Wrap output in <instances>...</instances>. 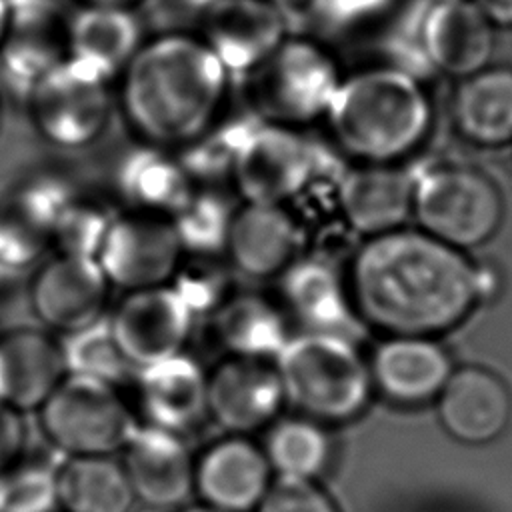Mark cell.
<instances>
[{
	"mask_svg": "<svg viewBox=\"0 0 512 512\" xmlns=\"http://www.w3.org/2000/svg\"><path fill=\"white\" fill-rule=\"evenodd\" d=\"M110 288L96 258L56 252L32 276L30 306L48 330L68 336L106 318Z\"/></svg>",
	"mask_w": 512,
	"mask_h": 512,
	"instance_id": "13",
	"label": "cell"
},
{
	"mask_svg": "<svg viewBox=\"0 0 512 512\" xmlns=\"http://www.w3.org/2000/svg\"><path fill=\"white\" fill-rule=\"evenodd\" d=\"M234 204L214 186H194L186 202L170 216L184 254L216 256L226 252Z\"/></svg>",
	"mask_w": 512,
	"mask_h": 512,
	"instance_id": "33",
	"label": "cell"
},
{
	"mask_svg": "<svg viewBox=\"0 0 512 512\" xmlns=\"http://www.w3.org/2000/svg\"><path fill=\"white\" fill-rule=\"evenodd\" d=\"M246 80L250 110L258 120L298 128L326 116L342 76L322 44L288 36Z\"/></svg>",
	"mask_w": 512,
	"mask_h": 512,
	"instance_id": "5",
	"label": "cell"
},
{
	"mask_svg": "<svg viewBox=\"0 0 512 512\" xmlns=\"http://www.w3.org/2000/svg\"><path fill=\"white\" fill-rule=\"evenodd\" d=\"M10 18H12V8H10V0H0V48L4 44V38L8 34L10 28Z\"/></svg>",
	"mask_w": 512,
	"mask_h": 512,
	"instance_id": "44",
	"label": "cell"
},
{
	"mask_svg": "<svg viewBox=\"0 0 512 512\" xmlns=\"http://www.w3.org/2000/svg\"><path fill=\"white\" fill-rule=\"evenodd\" d=\"M198 36L232 78H246L290 34L270 0H212L200 10Z\"/></svg>",
	"mask_w": 512,
	"mask_h": 512,
	"instance_id": "14",
	"label": "cell"
},
{
	"mask_svg": "<svg viewBox=\"0 0 512 512\" xmlns=\"http://www.w3.org/2000/svg\"><path fill=\"white\" fill-rule=\"evenodd\" d=\"M256 116L248 118H226L222 116L210 130H206L194 142L178 148V160L190 174V178L202 184L212 186L216 178L230 176L232 162L238 146L256 124Z\"/></svg>",
	"mask_w": 512,
	"mask_h": 512,
	"instance_id": "34",
	"label": "cell"
},
{
	"mask_svg": "<svg viewBox=\"0 0 512 512\" xmlns=\"http://www.w3.org/2000/svg\"><path fill=\"white\" fill-rule=\"evenodd\" d=\"M320 164L298 128L256 120L236 150L230 178L244 202L286 204L308 188Z\"/></svg>",
	"mask_w": 512,
	"mask_h": 512,
	"instance_id": "9",
	"label": "cell"
},
{
	"mask_svg": "<svg viewBox=\"0 0 512 512\" xmlns=\"http://www.w3.org/2000/svg\"><path fill=\"white\" fill-rule=\"evenodd\" d=\"M66 376L62 342L50 332L20 326L0 334V404L38 410Z\"/></svg>",
	"mask_w": 512,
	"mask_h": 512,
	"instance_id": "20",
	"label": "cell"
},
{
	"mask_svg": "<svg viewBox=\"0 0 512 512\" xmlns=\"http://www.w3.org/2000/svg\"><path fill=\"white\" fill-rule=\"evenodd\" d=\"M138 400L150 426L180 434L208 412V374L196 358L180 352L140 368Z\"/></svg>",
	"mask_w": 512,
	"mask_h": 512,
	"instance_id": "26",
	"label": "cell"
},
{
	"mask_svg": "<svg viewBox=\"0 0 512 512\" xmlns=\"http://www.w3.org/2000/svg\"><path fill=\"white\" fill-rule=\"evenodd\" d=\"M280 278L286 306L308 330L348 336L352 322L348 296L328 264L320 260H294Z\"/></svg>",
	"mask_w": 512,
	"mask_h": 512,
	"instance_id": "30",
	"label": "cell"
},
{
	"mask_svg": "<svg viewBox=\"0 0 512 512\" xmlns=\"http://www.w3.org/2000/svg\"><path fill=\"white\" fill-rule=\"evenodd\" d=\"M28 432L22 414L0 404V476L24 460Z\"/></svg>",
	"mask_w": 512,
	"mask_h": 512,
	"instance_id": "41",
	"label": "cell"
},
{
	"mask_svg": "<svg viewBox=\"0 0 512 512\" xmlns=\"http://www.w3.org/2000/svg\"><path fill=\"white\" fill-rule=\"evenodd\" d=\"M286 402L316 422H342L368 402L370 368L348 340L306 330L290 336L274 360Z\"/></svg>",
	"mask_w": 512,
	"mask_h": 512,
	"instance_id": "4",
	"label": "cell"
},
{
	"mask_svg": "<svg viewBox=\"0 0 512 512\" xmlns=\"http://www.w3.org/2000/svg\"><path fill=\"white\" fill-rule=\"evenodd\" d=\"M144 42L134 8L80 4L64 20L66 56L116 80Z\"/></svg>",
	"mask_w": 512,
	"mask_h": 512,
	"instance_id": "23",
	"label": "cell"
},
{
	"mask_svg": "<svg viewBox=\"0 0 512 512\" xmlns=\"http://www.w3.org/2000/svg\"><path fill=\"white\" fill-rule=\"evenodd\" d=\"M438 398L444 430L464 444H488L510 424L512 396L506 382L484 366L452 370Z\"/></svg>",
	"mask_w": 512,
	"mask_h": 512,
	"instance_id": "19",
	"label": "cell"
},
{
	"mask_svg": "<svg viewBox=\"0 0 512 512\" xmlns=\"http://www.w3.org/2000/svg\"><path fill=\"white\" fill-rule=\"evenodd\" d=\"M372 384L398 404L436 398L452 368L448 352L432 336H390L368 364Z\"/></svg>",
	"mask_w": 512,
	"mask_h": 512,
	"instance_id": "24",
	"label": "cell"
},
{
	"mask_svg": "<svg viewBox=\"0 0 512 512\" xmlns=\"http://www.w3.org/2000/svg\"><path fill=\"white\" fill-rule=\"evenodd\" d=\"M492 26L512 28V0H472Z\"/></svg>",
	"mask_w": 512,
	"mask_h": 512,
	"instance_id": "43",
	"label": "cell"
},
{
	"mask_svg": "<svg viewBox=\"0 0 512 512\" xmlns=\"http://www.w3.org/2000/svg\"><path fill=\"white\" fill-rule=\"evenodd\" d=\"M132 368H146L184 352L194 314L170 286L130 290L106 318Z\"/></svg>",
	"mask_w": 512,
	"mask_h": 512,
	"instance_id": "12",
	"label": "cell"
},
{
	"mask_svg": "<svg viewBox=\"0 0 512 512\" xmlns=\"http://www.w3.org/2000/svg\"><path fill=\"white\" fill-rule=\"evenodd\" d=\"M300 248V228L282 204L244 202L236 208L226 252L232 266L256 280L280 276Z\"/></svg>",
	"mask_w": 512,
	"mask_h": 512,
	"instance_id": "21",
	"label": "cell"
},
{
	"mask_svg": "<svg viewBox=\"0 0 512 512\" xmlns=\"http://www.w3.org/2000/svg\"><path fill=\"white\" fill-rule=\"evenodd\" d=\"M264 454L278 478L310 480L324 472L330 460V440L312 418L278 420L264 442Z\"/></svg>",
	"mask_w": 512,
	"mask_h": 512,
	"instance_id": "32",
	"label": "cell"
},
{
	"mask_svg": "<svg viewBox=\"0 0 512 512\" xmlns=\"http://www.w3.org/2000/svg\"><path fill=\"white\" fill-rule=\"evenodd\" d=\"M116 80L130 130L168 150L194 142L224 116L232 84L202 38L180 30L144 38Z\"/></svg>",
	"mask_w": 512,
	"mask_h": 512,
	"instance_id": "2",
	"label": "cell"
},
{
	"mask_svg": "<svg viewBox=\"0 0 512 512\" xmlns=\"http://www.w3.org/2000/svg\"><path fill=\"white\" fill-rule=\"evenodd\" d=\"M212 316L230 356L274 362L290 338L282 310L260 294L234 292Z\"/></svg>",
	"mask_w": 512,
	"mask_h": 512,
	"instance_id": "29",
	"label": "cell"
},
{
	"mask_svg": "<svg viewBox=\"0 0 512 512\" xmlns=\"http://www.w3.org/2000/svg\"><path fill=\"white\" fill-rule=\"evenodd\" d=\"M178 512H222V510L212 508V506H208V504H196V506H186V508H182V510H178Z\"/></svg>",
	"mask_w": 512,
	"mask_h": 512,
	"instance_id": "46",
	"label": "cell"
},
{
	"mask_svg": "<svg viewBox=\"0 0 512 512\" xmlns=\"http://www.w3.org/2000/svg\"><path fill=\"white\" fill-rule=\"evenodd\" d=\"M58 506L66 512H128L134 494L112 456H66L56 466Z\"/></svg>",
	"mask_w": 512,
	"mask_h": 512,
	"instance_id": "31",
	"label": "cell"
},
{
	"mask_svg": "<svg viewBox=\"0 0 512 512\" xmlns=\"http://www.w3.org/2000/svg\"><path fill=\"white\" fill-rule=\"evenodd\" d=\"M210 258L212 256H192L188 262L182 260L168 282L186 302L194 318L198 314H214L234 294L230 292L226 270Z\"/></svg>",
	"mask_w": 512,
	"mask_h": 512,
	"instance_id": "37",
	"label": "cell"
},
{
	"mask_svg": "<svg viewBox=\"0 0 512 512\" xmlns=\"http://www.w3.org/2000/svg\"><path fill=\"white\" fill-rule=\"evenodd\" d=\"M414 178L394 164L364 162L348 170L338 184V204L346 222L376 236L402 228L412 216Z\"/></svg>",
	"mask_w": 512,
	"mask_h": 512,
	"instance_id": "25",
	"label": "cell"
},
{
	"mask_svg": "<svg viewBox=\"0 0 512 512\" xmlns=\"http://www.w3.org/2000/svg\"><path fill=\"white\" fill-rule=\"evenodd\" d=\"M426 2H448V0H426Z\"/></svg>",
	"mask_w": 512,
	"mask_h": 512,
	"instance_id": "49",
	"label": "cell"
},
{
	"mask_svg": "<svg viewBox=\"0 0 512 512\" xmlns=\"http://www.w3.org/2000/svg\"><path fill=\"white\" fill-rule=\"evenodd\" d=\"M114 216L116 212L108 204L74 194L58 222L56 252L96 258Z\"/></svg>",
	"mask_w": 512,
	"mask_h": 512,
	"instance_id": "36",
	"label": "cell"
},
{
	"mask_svg": "<svg viewBox=\"0 0 512 512\" xmlns=\"http://www.w3.org/2000/svg\"><path fill=\"white\" fill-rule=\"evenodd\" d=\"M0 500H2V476H0Z\"/></svg>",
	"mask_w": 512,
	"mask_h": 512,
	"instance_id": "48",
	"label": "cell"
},
{
	"mask_svg": "<svg viewBox=\"0 0 512 512\" xmlns=\"http://www.w3.org/2000/svg\"><path fill=\"white\" fill-rule=\"evenodd\" d=\"M286 396L274 362L230 356L208 374V414L230 434L270 424Z\"/></svg>",
	"mask_w": 512,
	"mask_h": 512,
	"instance_id": "15",
	"label": "cell"
},
{
	"mask_svg": "<svg viewBox=\"0 0 512 512\" xmlns=\"http://www.w3.org/2000/svg\"><path fill=\"white\" fill-rule=\"evenodd\" d=\"M184 4H188V6H194V8H198V10H202L208 2H212V0H182Z\"/></svg>",
	"mask_w": 512,
	"mask_h": 512,
	"instance_id": "47",
	"label": "cell"
},
{
	"mask_svg": "<svg viewBox=\"0 0 512 512\" xmlns=\"http://www.w3.org/2000/svg\"><path fill=\"white\" fill-rule=\"evenodd\" d=\"M486 274L420 228L368 236L350 264L358 314L392 336H434L460 324L488 292Z\"/></svg>",
	"mask_w": 512,
	"mask_h": 512,
	"instance_id": "1",
	"label": "cell"
},
{
	"mask_svg": "<svg viewBox=\"0 0 512 512\" xmlns=\"http://www.w3.org/2000/svg\"><path fill=\"white\" fill-rule=\"evenodd\" d=\"M326 118L342 150L370 164H392L424 140L432 108L420 78L378 66L342 78Z\"/></svg>",
	"mask_w": 512,
	"mask_h": 512,
	"instance_id": "3",
	"label": "cell"
},
{
	"mask_svg": "<svg viewBox=\"0 0 512 512\" xmlns=\"http://www.w3.org/2000/svg\"><path fill=\"white\" fill-rule=\"evenodd\" d=\"M290 36H304L322 26L326 0H270Z\"/></svg>",
	"mask_w": 512,
	"mask_h": 512,
	"instance_id": "42",
	"label": "cell"
},
{
	"mask_svg": "<svg viewBox=\"0 0 512 512\" xmlns=\"http://www.w3.org/2000/svg\"><path fill=\"white\" fill-rule=\"evenodd\" d=\"M272 484L264 450L244 434L212 442L194 460V490L222 512H254Z\"/></svg>",
	"mask_w": 512,
	"mask_h": 512,
	"instance_id": "16",
	"label": "cell"
},
{
	"mask_svg": "<svg viewBox=\"0 0 512 512\" xmlns=\"http://www.w3.org/2000/svg\"><path fill=\"white\" fill-rule=\"evenodd\" d=\"M398 0H326L322 26L358 30L388 16Z\"/></svg>",
	"mask_w": 512,
	"mask_h": 512,
	"instance_id": "40",
	"label": "cell"
},
{
	"mask_svg": "<svg viewBox=\"0 0 512 512\" xmlns=\"http://www.w3.org/2000/svg\"><path fill=\"white\" fill-rule=\"evenodd\" d=\"M452 118L458 132L478 146L512 142V68L486 66L460 78Z\"/></svg>",
	"mask_w": 512,
	"mask_h": 512,
	"instance_id": "28",
	"label": "cell"
},
{
	"mask_svg": "<svg viewBox=\"0 0 512 512\" xmlns=\"http://www.w3.org/2000/svg\"><path fill=\"white\" fill-rule=\"evenodd\" d=\"M62 352L66 372L72 376L94 378L118 386L132 370L122 356L106 318L68 334L66 342H62Z\"/></svg>",
	"mask_w": 512,
	"mask_h": 512,
	"instance_id": "35",
	"label": "cell"
},
{
	"mask_svg": "<svg viewBox=\"0 0 512 512\" xmlns=\"http://www.w3.org/2000/svg\"><path fill=\"white\" fill-rule=\"evenodd\" d=\"M144 0H80V4H102V6H120V8H134Z\"/></svg>",
	"mask_w": 512,
	"mask_h": 512,
	"instance_id": "45",
	"label": "cell"
},
{
	"mask_svg": "<svg viewBox=\"0 0 512 512\" xmlns=\"http://www.w3.org/2000/svg\"><path fill=\"white\" fill-rule=\"evenodd\" d=\"M0 122H2V104H0Z\"/></svg>",
	"mask_w": 512,
	"mask_h": 512,
	"instance_id": "50",
	"label": "cell"
},
{
	"mask_svg": "<svg viewBox=\"0 0 512 512\" xmlns=\"http://www.w3.org/2000/svg\"><path fill=\"white\" fill-rule=\"evenodd\" d=\"M24 98L38 136L62 150L98 142L114 110L112 80L70 56L46 70Z\"/></svg>",
	"mask_w": 512,
	"mask_h": 512,
	"instance_id": "6",
	"label": "cell"
},
{
	"mask_svg": "<svg viewBox=\"0 0 512 512\" xmlns=\"http://www.w3.org/2000/svg\"><path fill=\"white\" fill-rule=\"evenodd\" d=\"M254 512H340L336 502L310 480L278 478Z\"/></svg>",
	"mask_w": 512,
	"mask_h": 512,
	"instance_id": "39",
	"label": "cell"
},
{
	"mask_svg": "<svg viewBox=\"0 0 512 512\" xmlns=\"http://www.w3.org/2000/svg\"><path fill=\"white\" fill-rule=\"evenodd\" d=\"M38 420L46 440L66 456H112L138 428L114 384L72 374L38 408Z\"/></svg>",
	"mask_w": 512,
	"mask_h": 512,
	"instance_id": "7",
	"label": "cell"
},
{
	"mask_svg": "<svg viewBox=\"0 0 512 512\" xmlns=\"http://www.w3.org/2000/svg\"><path fill=\"white\" fill-rule=\"evenodd\" d=\"M10 28L0 48V68L22 94L66 58L64 20L52 0H10Z\"/></svg>",
	"mask_w": 512,
	"mask_h": 512,
	"instance_id": "22",
	"label": "cell"
},
{
	"mask_svg": "<svg viewBox=\"0 0 512 512\" xmlns=\"http://www.w3.org/2000/svg\"><path fill=\"white\" fill-rule=\"evenodd\" d=\"M412 216L420 230L464 252L496 234L504 204L486 174L466 166H440L414 180Z\"/></svg>",
	"mask_w": 512,
	"mask_h": 512,
	"instance_id": "8",
	"label": "cell"
},
{
	"mask_svg": "<svg viewBox=\"0 0 512 512\" xmlns=\"http://www.w3.org/2000/svg\"><path fill=\"white\" fill-rule=\"evenodd\" d=\"M110 286L126 292L168 284L184 250L168 216L116 212L96 256Z\"/></svg>",
	"mask_w": 512,
	"mask_h": 512,
	"instance_id": "10",
	"label": "cell"
},
{
	"mask_svg": "<svg viewBox=\"0 0 512 512\" xmlns=\"http://www.w3.org/2000/svg\"><path fill=\"white\" fill-rule=\"evenodd\" d=\"M116 184L132 210L168 218L186 202L196 186L172 150L150 144L122 158Z\"/></svg>",
	"mask_w": 512,
	"mask_h": 512,
	"instance_id": "27",
	"label": "cell"
},
{
	"mask_svg": "<svg viewBox=\"0 0 512 512\" xmlns=\"http://www.w3.org/2000/svg\"><path fill=\"white\" fill-rule=\"evenodd\" d=\"M56 508V466L22 460L2 476L0 512H54Z\"/></svg>",
	"mask_w": 512,
	"mask_h": 512,
	"instance_id": "38",
	"label": "cell"
},
{
	"mask_svg": "<svg viewBox=\"0 0 512 512\" xmlns=\"http://www.w3.org/2000/svg\"><path fill=\"white\" fill-rule=\"evenodd\" d=\"M418 34L432 72L466 78L488 66L494 26L472 0L426 2Z\"/></svg>",
	"mask_w": 512,
	"mask_h": 512,
	"instance_id": "17",
	"label": "cell"
},
{
	"mask_svg": "<svg viewBox=\"0 0 512 512\" xmlns=\"http://www.w3.org/2000/svg\"><path fill=\"white\" fill-rule=\"evenodd\" d=\"M58 176H30L0 196V270L22 272L54 248L58 222L74 198Z\"/></svg>",
	"mask_w": 512,
	"mask_h": 512,
	"instance_id": "11",
	"label": "cell"
},
{
	"mask_svg": "<svg viewBox=\"0 0 512 512\" xmlns=\"http://www.w3.org/2000/svg\"><path fill=\"white\" fill-rule=\"evenodd\" d=\"M120 464L134 498L148 506L182 504L194 490V458L176 432L138 424L122 448Z\"/></svg>",
	"mask_w": 512,
	"mask_h": 512,
	"instance_id": "18",
	"label": "cell"
}]
</instances>
